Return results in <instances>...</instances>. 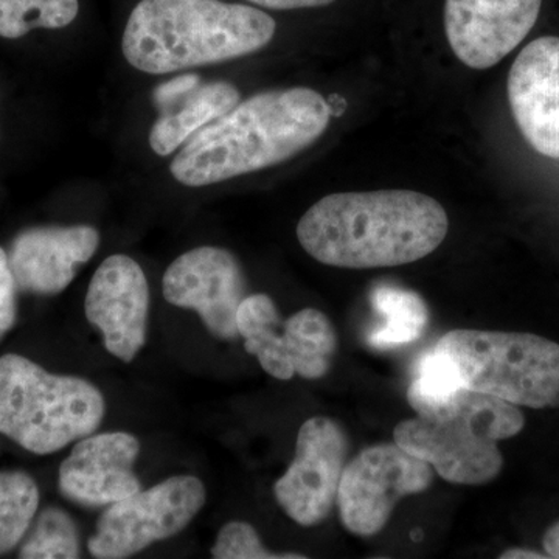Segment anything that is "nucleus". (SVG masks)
I'll list each match as a JSON object with an SVG mask.
<instances>
[{
  "label": "nucleus",
  "instance_id": "f3484780",
  "mask_svg": "<svg viewBox=\"0 0 559 559\" xmlns=\"http://www.w3.org/2000/svg\"><path fill=\"white\" fill-rule=\"evenodd\" d=\"M240 103V92L227 81L198 86L182 100L165 109L150 132V146L159 156L175 153L212 121L226 116Z\"/></svg>",
  "mask_w": 559,
  "mask_h": 559
},
{
  "label": "nucleus",
  "instance_id": "aec40b11",
  "mask_svg": "<svg viewBox=\"0 0 559 559\" xmlns=\"http://www.w3.org/2000/svg\"><path fill=\"white\" fill-rule=\"evenodd\" d=\"M79 11V0H0V36L17 39L35 28H64Z\"/></svg>",
  "mask_w": 559,
  "mask_h": 559
},
{
  "label": "nucleus",
  "instance_id": "cd10ccee",
  "mask_svg": "<svg viewBox=\"0 0 559 559\" xmlns=\"http://www.w3.org/2000/svg\"><path fill=\"white\" fill-rule=\"evenodd\" d=\"M547 555L538 554L535 550L510 549L500 555V559H546Z\"/></svg>",
  "mask_w": 559,
  "mask_h": 559
},
{
  "label": "nucleus",
  "instance_id": "ddd939ff",
  "mask_svg": "<svg viewBox=\"0 0 559 559\" xmlns=\"http://www.w3.org/2000/svg\"><path fill=\"white\" fill-rule=\"evenodd\" d=\"M540 5L543 0H447L448 43L468 68H492L527 38Z\"/></svg>",
  "mask_w": 559,
  "mask_h": 559
},
{
  "label": "nucleus",
  "instance_id": "4468645a",
  "mask_svg": "<svg viewBox=\"0 0 559 559\" xmlns=\"http://www.w3.org/2000/svg\"><path fill=\"white\" fill-rule=\"evenodd\" d=\"M140 443L128 432L91 433L60 466L61 495L83 507H105L142 489L134 463Z\"/></svg>",
  "mask_w": 559,
  "mask_h": 559
},
{
  "label": "nucleus",
  "instance_id": "393cba45",
  "mask_svg": "<svg viewBox=\"0 0 559 559\" xmlns=\"http://www.w3.org/2000/svg\"><path fill=\"white\" fill-rule=\"evenodd\" d=\"M200 86V76L189 73V75H180L178 79L167 81L160 84L154 92V102L162 110L170 108L179 100H182L187 94Z\"/></svg>",
  "mask_w": 559,
  "mask_h": 559
},
{
  "label": "nucleus",
  "instance_id": "a211bd4d",
  "mask_svg": "<svg viewBox=\"0 0 559 559\" xmlns=\"http://www.w3.org/2000/svg\"><path fill=\"white\" fill-rule=\"evenodd\" d=\"M370 299L371 307L384 319V325L369 334L370 347H403L425 333L429 322L428 307L414 290L382 285L371 290Z\"/></svg>",
  "mask_w": 559,
  "mask_h": 559
},
{
  "label": "nucleus",
  "instance_id": "7ed1b4c3",
  "mask_svg": "<svg viewBox=\"0 0 559 559\" xmlns=\"http://www.w3.org/2000/svg\"><path fill=\"white\" fill-rule=\"evenodd\" d=\"M270 14L221 0H140L121 50L132 68L151 75L216 64L255 53L275 35Z\"/></svg>",
  "mask_w": 559,
  "mask_h": 559
},
{
  "label": "nucleus",
  "instance_id": "b1692460",
  "mask_svg": "<svg viewBox=\"0 0 559 559\" xmlns=\"http://www.w3.org/2000/svg\"><path fill=\"white\" fill-rule=\"evenodd\" d=\"M16 289L17 283L11 271L9 255L0 248V341L16 323Z\"/></svg>",
  "mask_w": 559,
  "mask_h": 559
},
{
  "label": "nucleus",
  "instance_id": "f03ea898",
  "mask_svg": "<svg viewBox=\"0 0 559 559\" xmlns=\"http://www.w3.org/2000/svg\"><path fill=\"white\" fill-rule=\"evenodd\" d=\"M330 119L329 103L308 87L253 95L183 143L173 178L205 187L264 170L311 146Z\"/></svg>",
  "mask_w": 559,
  "mask_h": 559
},
{
  "label": "nucleus",
  "instance_id": "0eeeda50",
  "mask_svg": "<svg viewBox=\"0 0 559 559\" xmlns=\"http://www.w3.org/2000/svg\"><path fill=\"white\" fill-rule=\"evenodd\" d=\"M238 334L246 352L261 369L280 381L320 380L329 373L337 349L333 323L314 308H305L282 322L274 300L266 294L246 296L237 311Z\"/></svg>",
  "mask_w": 559,
  "mask_h": 559
},
{
  "label": "nucleus",
  "instance_id": "423d86ee",
  "mask_svg": "<svg viewBox=\"0 0 559 559\" xmlns=\"http://www.w3.org/2000/svg\"><path fill=\"white\" fill-rule=\"evenodd\" d=\"M465 388L530 409L559 407V344L530 333L454 330L436 345Z\"/></svg>",
  "mask_w": 559,
  "mask_h": 559
},
{
  "label": "nucleus",
  "instance_id": "a878e982",
  "mask_svg": "<svg viewBox=\"0 0 559 559\" xmlns=\"http://www.w3.org/2000/svg\"><path fill=\"white\" fill-rule=\"evenodd\" d=\"M249 2L271 10H300L320 9V7L331 5L334 0H249Z\"/></svg>",
  "mask_w": 559,
  "mask_h": 559
},
{
  "label": "nucleus",
  "instance_id": "1a4fd4ad",
  "mask_svg": "<svg viewBox=\"0 0 559 559\" xmlns=\"http://www.w3.org/2000/svg\"><path fill=\"white\" fill-rule=\"evenodd\" d=\"M433 468L396 443L367 448L345 466L337 492L342 524L370 538L388 525L396 503L432 485Z\"/></svg>",
  "mask_w": 559,
  "mask_h": 559
},
{
  "label": "nucleus",
  "instance_id": "bb28decb",
  "mask_svg": "<svg viewBox=\"0 0 559 559\" xmlns=\"http://www.w3.org/2000/svg\"><path fill=\"white\" fill-rule=\"evenodd\" d=\"M544 550L549 558L559 559V521L555 522L543 539Z\"/></svg>",
  "mask_w": 559,
  "mask_h": 559
},
{
  "label": "nucleus",
  "instance_id": "f8f14e48",
  "mask_svg": "<svg viewBox=\"0 0 559 559\" xmlns=\"http://www.w3.org/2000/svg\"><path fill=\"white\" fill-rule=\"evenodd\" d=\"M91 325L100 330L105 347L123 362L138 358L146 342L150 286L130 257L110 255L95 271L84 300Z\"/></svg>",
  "mask_w": 559,
  "mask_h": 559
},
{
  "label": "nucleus",
  "instance_id": "9b49d317",
  "mask_svg": "<svg viewBox=\"0 0 559 559\" xmlns=\"http://www.w3.org/2000/svg\"><path fill=\"white\" fill-rule=\"evenodd\" d=\"M164 297L197 311L218 340H235L238 307L246 297L245 274L229 250L202 246L178 257L164 275Z\"/></svg>",
  "mask_w": 559,
  "mask_h": 559
},
{
  "label": "nucleus",
  "instance_id": "412c9836",
  "mask_svg": "<svg viewBox=\"0 0 559 559\" xmlns=\"http://www.w3.org/2000/svg\"><path fill=\"white\" fill-rule=\"evenodd\" d=\"M465 388L454 360L440 348L426 352L418 360L417 377L407 390V400L417 415L430 414Z\"/></svg>",
  "mask_w": 559,
  "mask_h": 559
},
{
  "label": "nucleus",
  "instance_id": "2eb2a0df",
  "mask_svg": "<svg viewBox=\"0 0 559 559\" xmlns=\"http://www.w3.org/2000/svg\"><path fill=\"white\" fill-rule=\"evenodd\" d=\"M509 100L525 140L559 159V38L544 36L518 55L509 75Z\"/></svg>",
  "mask_w": 559,
  "mask_h": 559
},
{
  "label": "nucleus",
  "instance_id": "5701e85b",
  "mask_svg": "<svg viewBox=\"0 0 559 559\" xmlns=\"http://www.w3.org/2000/svg\"><path fill=\"white\" fill-rule=\"evenodd\" d=\"M215 559H304L299 554H274L261 544L259 533L246 522L224 525L212 547Z\"/></svg>",
  "mask_w": 559,
  "mask_h": 559
},
{
  "label": "nucleus",
  "instance_id": "f257e3e1",
  "mask_svg": "<svg viewBox=\"0 0 559 559\" xmlns=\"http://www.w3.org/2000/svg\"><path fill=\"white\" fill-rule=\"evenodd\" d=\"M450 230L439 201L412 190L348 191L316 202L297 238L326 266L374 270L403 266L439 249Z\"/></svg>",
  "mask_w": 559,
  "mask_h": 559
},
{
  "label": "nucleus",
  "instance_id": "6ab92c4d",
  "mask_svg": "<svg viewBox=\"0 0 559 559\" xmlns=\"http://www.w3.org/2000/svg\"><path fill=\"white\" fill-rule=\"evenodd\" d=\"M39 488L24 471L0 473V555L13 550L32 527Z\"/></svg>",
  "mask_w": 559,
  "mask_h": 559
},
{
  "label": "nucleus",
  "instance_id": "4be33fe9",
  "mask_svg": "<svg viewBox=\"0 0 559 559\" xmlns=\"http://www.w3.org/2000/svg\"><path fill=\"white\" fill-rule=\"evenodd\" d=\"M80 535L75 522L57 507H49L39 514L31 536L22 544V559H75L80 558Z\"/></svg>",
  "mask_w": 559,
  "mask_h": 559
},
{
  "label": "nucleus",
  "instance_id": "20e7f679",
  "mask_svg": "<svg viewBox=\"0 0 559 559\" xmlns=\"http://www.w3.org/2000/svg\"><path fill=\"white\" fill-rule=\"evenodd\" d=\"M518 406L468 388L460 389L439 409L401 421L393 440L428 462L441 479L455 485H487L502 473L498 443L524 429Z\"/></svg>",
  "mask_w": 559,
  "mask_h": 559
},
{
  "label": "nucleus",
  "instance_id": "9d476101",
  "mask_svg": "<svg viewBox=\"0 0 559 559\" xmlns=\"http://www.w3.org/2000/svg\"><path fill=\"white\" fill-rule=\"evenodd\" d=\"M348 452L347 433L334 419L312 417L301 425L293 463L274 487L278 506L290 520L314 527L330 516Z\"/></svg>",
  "mask_w": 559,
  "mask_h": 559
},
{
  "label": "nucleus",
  "instance_id": "dca6fc26",
  "mask_svg": "<svg viewBox=\"0 0 559 559\" xmlns=\"http://www.w3.org/2000/svg\"><path fill=\"white\" fill-rule=\"evenodd\" d=\"M100 234L91 226L38 227L22 231L9 253L17 288L55 296L94 257Z\"/></svg>",
  "mask_w": 559,
  "mask_h": 559
},
{
  "label": "nucleus",
  "instance_id": "c85d7f7f",
  "mask_svg": "<svg viewBox=\"0 0 559 559\" xmlns=\"http://www.w3.org/2000/svg\"><path fill=\"white\" fill-rule=\"evenodd\" d=\"M326 103H329L331 116L341 117L347 109V102L341 95H331Z\"/></svg>",
  "mask_w": 559,
  "mask_h": 559
},
{
  "label": "nucleus",
  "instance_id": "6e6552de",
  "mask_svg": "<svg viewBox=\"0 0 559 559\" xmlns=\"http://www.w3.org/2000/svg\"><path fill=\"white\" fill-rule=\"evenodd\" d=\"M204 484L194 476H175L112 503L97 522L87 549L94 558H130L157 540L182 532L204 507Z\"/></svg>",
  "mask_w": 559,
  "mask_h": 559
},
{
  "label": "nucleus",
  "instance_id": "39448f33",
  "mask_svg": "<svg viewBox=\"0 0 559 559\" xmlns=\"http://www.w3.org/2000/svg\"><path fill=\"white\" fill-rule=\"evenodd\" d=\"M100 390L79 377L53 374L24 356L0 358V433L33 454L61 451L102 425Z\"/></svg>",
  "mask_w": 559,
  "mask_h": 559
}]
</instances>
